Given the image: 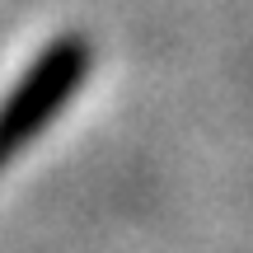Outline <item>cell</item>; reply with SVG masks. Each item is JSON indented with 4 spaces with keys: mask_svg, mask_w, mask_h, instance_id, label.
I'll return each instance as SVG.
<instances>
[{
    "mask_svg": "<svg viewBox=\"0 0 253 253\" xmlns=\"http://www.w3.org/2000/svg\"><path fill=\"white\" fill-rule=\"evenodd\" d=\"M89 66H94L89 42H80V38H56L33 56V66L0 99V173L61 118L75 89L89 80Z\"/></svg>",
    "mask_w": 253,
    "mask_h": 253,
    "instance_id": "1",
    "label": "cell"
}]
</instances>
